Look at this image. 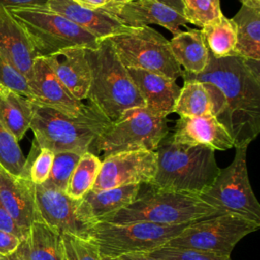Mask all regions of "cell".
I'll list each match as a JSON object with an SVG mask.
<instances>
[{"label": "cell", "mask_w": 260, "mask_h": 260, "mask_svg": "<svg viewBox=\"0 0 260 260\" xmlns=\"http://www.w3.org/2000/svg\"><path fill=\"white\" fill-rule=\"evenodd\" d=\"M157 168L149 184L168 190L200 196L206 192L220 172L214 150L204 146L175 143L168 134L155 149Z\"/></svg>", "instance_id": "2"}, {"label": "cell", "mask_w": 260, "mask_h": 260, "mask_svg": "<svg viewBox=\"0 0 260 260\" xmlns=\"http://www.w3.org/2000/svg\"><path fill=\"white\" fill-rule=\"evenodd\" d=\"M167 117L155 115L145 107L127 109L95 138L88 151L103 158L120 151L153 150L169 134Z\"/></svg>", "instance_id": "6"}, {"label": "cell", "mask_w": 260, "mask_h": 260, "mask_svg": "<svg viewBox=\"0 0 260 260\" xmlns=\"http://www.w3.org/2000/svg\"><path fill=\"white\" fill-rule=\"evenodd\" d=\"M29 129L34 143L54 153L72 151L83 154L111 121L91 105L77 117H70L52 108L32 103Z\"/></svg>", "instance_id": "4"}, {"label": "cell", "mask_w": 260, "mask_h": 260, "mask_svg": "<svg viewBox=\"0 0 260 260\" xmlns=\"http://www.w3.org/2000/svg\"><path fill=\"white\" fill-rule=\"evenodd\" d=\"M247 147L236 148L232 162L220 169L211 187L199 198L221 213H232L260 224V204L247 170Z\"/></svg>", "instance_id": "11"}, {"label": "cell", "mask_w": 260, "mask_h": 260, "mask_svg": "<svg viewBox=\"0 0 260 260\" xmlns=\"http://www.w3.org/2000/svg\"><path fill=\"white\" fill-rule=\"evenodd\" d=\"M126 68L142 69L177 80L182 68L175 60L170 42L150 26H128L108 38Z\"/></svg>", "instance_id": "9"}, {"label": "cell", "mask_w": 260, "mask_h": 260, "mask_svg": "<svg viewBox=\"0 0 260 260\" xmlns=\"http://www.w3.org/2000/svg\"><path fill=\"white\" fill-rule=\"evenodd\" d=\"M156 168L157 155L153 150H126L110 154L102 159L92 190L130 184L149 185L154 179Z\"/></svg>", "instance_id": "12"}, {"label": "cell", "mask_w": 260, "mask_h": 260, "mask_svg": "<svg viewBox=\"0 0 260 260\" xmlns=\"http://www.w3.org/2000/svg\"><path fill=\"white\" fill-rule=\"evenodd\" d=\"M223 108V98L219 89L207 82L185 80L173 109L180 117L204 115L218 116Z\"/></svg>", "instance_id": "22"}, {"label": "cell", "mask_w": 260, "mask_h": 260, "mask_svg": "<svg viewBox=\"0 0 260 260\" xmlns=\"http://www.w3.org/2000/svg\"><path fill=\"white\" fill-rule=\"evenodd\" d=\"M243 6L260 10V0H239Z\"/></svg>", "instance_id": "43"}, {"label": "cell", "mask_w": 260, "mask_h": 260, "mask_svg": "<svg viewBox=\"0 0 260 260\" xmlns=\"http://www.w3.org/2000/svg\"><path fill=\"white\" fill-rule=\"evenodd\" d=\"M127 69L148 111L164 117L173 113L181 89L176 80L142 69Z\"/></svg>", "instance_id": "20"}, {"label": "cell", "mask_w": 260, "mask_h": 260, "mask_svg": "<svg viewBox=\"0 0 260 260\" xmlns=\"http://www.w3.org/2000/svg\"><path fill=\"white\" fill-rule=\"evenodd\" d=\"M152 257L167 260H232L231 255H220L210 252H201L188 249L160 247L148 253Z\"/></svg>", "instance_id": "36"}, {"label": "cell", "mask_w": 260, "mask_h": 260, "mask_svg": "<svg viewBox=\"0 0 260 260\" xmlns=\"http://www.w3.org/2000/svg\"><path fill=\"white\" fill-rule=\"evenodd\" d=\"M232 19L237 27L235 55L260 61V10L242 5Z\"/></svg>", "instance_id": "27"}, {"label": "cell", "mask_w": 260, "mask_h": 260, "mask_svg": "<svg viewBox=\"0 0 260 260\" xmlns=\"http://www.w3.org/2000/svg\"><path fill=\"white\" fill-rule=\"evenodd\" d=\"M169 42L175 60L184 71L197 74L205 70L209 61V51L201 29L182 30Z\"/></svg>", "instance_id": "25"}, {"label": "cell", "mask_w": 260, "mask_h": 260, "mask_svg": "<svg viewBox=\"0 0 260 260\" xmlns=\"http://www.w3.org/2000/svg\"><path fill=\"white\" fill-rule=\"evenodd\" d=\"M13 255L21 260H63L61 233L35 220Z\"/></svg>", "instance_id": "24"}, {"label": "cell", "mask_w": 260, "mask_h": 260, "mask_svg": "<svg viewBox=\"0 0 260 260\" xmlns=\"http://www.w3.org/2000/svg\"><path fill=\"white\" fill-rule=\"evenodd\" d=\"M72 1L83 8L90 9V10H98L110 4L114 0H72Z\"/></svg>", "instance_id": "40"}, {"label": "cell", "mask_w": 260, "mask_h": 260, "mask_svg": "<svg viewBox=\"0 0 260 260\" xmlns=\"http://www.w3.org/2000/svg\"><path fill=\"white\" fill-rule=\"evenodd\" d=\"M49 0H0V5L10 7H45Z\"/></svg>", "instance_id": "39"}, {"label": "cell", "mask_w": 260, "mask_h": 260, "mask_svg": "<svg viewBox=\"0 0 260 260\" xmlns=\"http://www.w3.org/2000/svg\"><path fill=\"white\" fill-rule=\"evenodd\" d=\"M26 157L18 140L0 123V165L10 174L21 177L24 172Z\"/></svg>", "instance_id": "30"}, {"label": "cell", "mask_w": 260, "mask_h": 260, "mask_svg": "<svg viewBox=\"0 0 260 260\" xmlns=\"http://www.w3.org/2000/svg\"><path fill=\"white\" fill-rule=\"evenodd\" d=\"M156 1L168 5L169 7L173 8L174 10H176L177 12L183 15V4L181 0H156Z\"/></svg>", "instance_id": "42"}, {"label": "cell", "mask_w": 260, "mask_h": 260, "mask_svg": "<svg viewBox=\"0 0 260 260\" xmlns=\"http://www.w3.org/2000/svg\"><path fill=\"white\" fill-rule=\"evenodd\" d=\"M28 86L31 93L30 101L46 106L70 117H77L86 109L87 105L77 101L58 79L44 57H37L34 61Z\"/></svg>", "instance_id": "15"}, {"label": "cell", "mask_w": 260, "mask_h": 260, "mask_svg": "<svg viewBox=\"0 0 260 260\" xmlns=\"http://www.w3.org/2000/svg\"><path fill=\"white\" fill-rule=\"evenodd\" d=\"M0 231L14 235L18 239H20V241L23 240L27 234L17 224V222L13 219V217L3 207L1 203H0Z\"/></svg>", "instance_id": "37"}, {"label": "cell", "mask_w": 260, "mask_h": 260, "mask_svg": "<svg viewBox=\"0 0 260 260\" xmlns=\"http://www.w3.org/2000/svg\"><path fill=\"white\" fill-rule=\"evenodd\" d=\"M141 185L130 184L105 190H89L80 199L79 213L94 224L130 204L137 196Z\"/></svg>", "instance_id": "23"}, {"label": "cell", "mask_w": 260, "mask_h": 260, "mask_svg": "<svg viewBox=\"0 0 260 260\" xmlns=\"http://www.w3.org/2000/svg\"><path fill=\"white\" fill-rule=\"evenodd\" d=\"M183 80H197L216 86L223 108L216 117L234 141V147H247L260 132V61L239 56L214 58L209 54L204 71L182 70Z\"/></svg>", "instance_id": "1"}, {"label": "cell", "mask_w": 260, "mask_h": 260, "mask_svg": "<svg viewBox=\"0 0 260 260\" xmlns=\"http://www.w3.org/2000/svg\"><path fill=\"white\" fill-rule=\"evenodd\" d=\"M170 138L175 143L204 146L214 151L234 147L233 138L214 115L180 117Z\"/></svg>", "instance_id": "16"}, {"label": "cell", "mask_w": 260, "mask_h": 260, "mask_svg": "<svg viewBox=\"0 0 260 260\" xmlns=\"http://www.w3.org/2000/svg\"><path fill=\"white\" fill-rule=\"evenodd\" d=\"M44 58L58 79L77 101L82 102L86 99L90 84V69L85 48H67Z\"/></svg>", "instance_id": "18"}, {"label": "cell", "mask_w": 260, "mask_h": 260, "mask_svg": "<svg viewBox=\"0 0 260 260\" xmlns=\"http://www.w3.org/2000/svg\"><path fill=\"white\" fill-rule=\"evenodd\" d=\"M103 257V260H120L119 258H109V257H104V256H102Z\"/></svg>", "instance_id": "45"}, {"label": "cell", "mask_w": 260, "mask_h": 260, "mask_svg": "<svg viewBox=\"0 0 260 260\" xmlns=\"http://www.w3.org/2000/svg\"><path fill=\"white\" fill-rule=\"evenodd\" d=\"M101 10L131 27L157 24L171 31L173 36L182 31L181 26L189 29L188 22L182 14L156 0H114Z\"/></svg>", "instance_id": "14"}, {"label": "cell", "mask_w": 260, "mask_h": 260, "mask_svg": "<svg viewBox=\"0 0 260 260\" xmlns=\"http://www.w3.org/2000/svg\"><path fill=\"white\" fill-rule=\"evenodd\" d=\"M55 153L47 148H39L34 142L26 157L24 172L21 177L28 178L34 184L40 185L46 182L51 172Z\"/></svg>", "instance_id": "31"}, {"label": "cell", "mask_w": 260, "mask_h": 260, "mask_svg": "<svg viewBox=\"0 0 260 260\" xmlns=\"http://www.w3.org/2000/svg\"><path fill=\"white\" fill-rule=\"evenodd\" d=\"M183 16L188 23L202 27L222 13L220 0H181Z\"/></svg>", "instance_id": "32"}, {"label": "cell", "mask_w": 260, "mask_h": 260, "mask_svg": "<svg viewBox=\"0 0 260 260\" xmlns=\"http://www.w3.org/2000/svg\"><path fill=\"white\" fill-rule=\"evenodd\" d=\"M191 223V222H190ZM157 224L145 221L127 223L95 222L88 239L104 257L119 258L135 253H149L165 246L188 224Z\"/></svg>", "instance_id": "8"}, {"label": "cell", "mask_w": 260, "mask_h": 260, "mask_svg": "<svg viewBox=\"0 0 260 260\" xmlns=\"http://www.w3.org/2000/svg\"><path fill=\"white\" fill-rule=\"evenodd\" d=\"M63 260H103L93 242L69 233H61Z\"/></svg>", "instance_id": "34"}, {"label": "cell", "mask_w": 260, "mask_h": 260, "mask_svg": "<svg viewBox=\"0 0 260 260\" xmlns=\"http://www.w3.org/2000/svg\"><path fill=\"white\" fill-rule=\"evenodd\" d=\"M0 260H9L8 256H4V255H0Z\"/></svg>", "instance_id": "46"}, {"label": "cell", "mask_w": 260, "mask_h": 260, "mask_svg": "<svg viewBox=\"0 0 260 260\" xmlns=\"http://www.w3.org/2000/svg\"><path fill=\"white\" fill-rule=\"evenodd\" d=\"M32 102L11 89L0 88V123L19 141L30 127Z\"/></svg>", "instance_id": "26"}, {"label": "cell", "mask_w": 260, "mask_h": 260, "mask_svg": "<svg viewBox=\"0 0 260 260\" xmlns=\"http://www.w3.org/2000/svg\"><path fill=\"white\" fill-rule=\"evenodd\" d=\"M0 88H8L28 98L29 100L31 99V93L26 77L20 71H18L1 52Z\"/></svg>", "instance_id": "35"}, {"label": "cell", "mask_w": 260, "mask_h": 260, "mask_svg": "<svg viewBox=\"0 0 260 260\" xmlns=\"http://www.w3.org/2000/svg\"><path fill=\"white\" fill-rule=\"evenodd\" d=\"M34 196L40 220L59 233L88 239L93 224L79 213L80 200L72 199L64 191L45 184H34Z\"/></svg>", "instance_id": "13"}, {"label": "cell", "mask_w": 260, "mask_h": 260, "mask_svg": "<svg viewBox=\"0 0 260 260\" xmlns=\"http://www.w3.org/2000/svg\"><path fill=\"white\" fill-rule=\"evenodd\" d=\"M102 159L89 152H84L69 179L65 193L75 200H80L86 192L92 189L99 175Z\"/></svg>", "instance_id": "29"}, {"label": "cell", "mask_w": 260, "mask_h": 260, "mask_svg": "<svg viewBox=\"0 0 260 260\" xmlns=\"http://www.w3.org/2000/svg\"><path fill=\"white\" fill-rule=\"evenodd\" d=\"M38 57H49L73 47L94 49L101 40L46 7H10Z\"/></svg>", "instance_id": "7"}, {"label": "cell", "mask_w": 260, "mask_h": 260, "mask_svg": "<svg viewBox=\"0 0 260 260\" xmlns=\"http://www.w3.org/2000/svg\"><path fill=\"white\" fill-rule=\"evenodd\" d=\"M259 228V223L237 214L217 213L191 222L165 247L231 255L245 236Z\"/></svg>", "instance_id": "10"}, {"label": "cell", "mask_w": 260, "mask_h": 260, "mask_svg": "<svg viewBox=\"0 0 260 260\" xmlns=\"http://www.w3.org/2000/svg\"><path fill=\"white\" fill-rule=\"evenodd\" d=\"M45 7L70 20L99 40L115 36L128 27L101 9H86L72 0H49Z\"/></svg>", "instance_id": "21"}, {"label": "cell", "mask_w": 260, "mask_h": 260, "mask_svg": "<svg viewBox=\"0 0 260 260\" xmlns=\"http://www.w3.org/2000/svg\"><path fill=\"white\" fill-rule=\"evenodd\" d=\"M0 203L26 233L31 223L39 220L35 204L34 183L28 178L10 174L1 165Z\"/></svg>", "instance_id": "17"}, {"label": "cell", "mask_w": 260, "mask_h": 260, "mask_svg": "<svg viewBox=\"0 0 260 260\" xmlns=\"http://www.w3.org/2000/svg\"><path fill=\"white\" fill-rule=\"evenodd\" d=\"M90 69L86 99L111 122L127 109L145 107L128 69L117 56L110 40H101L94 49H85Z\"/></svg>", "instance_id": "3"}, {"label": "cell", "mask_w": 260, "mask_h": 260, "mask_svg": "<svg viewBox=\"0 0 260 260\" xmlns=\"http://www.w3.org/2000/svg\"><path fill=\"white\" fill-rule=\"evenodd\" d=\"M0 52L28 80L35 59L34 47L20 23L7 7L0 5Z\"/></svg>", "instance_id": "19"}, {"label": "cell", "mask_w": 260, "mask_h": 260, "mask_svg": "<svg viewBox=\"0 0 260 260\" xmlns=\"http://www.w3.org/2000/svg\"><path fill=\"white\" fill-rule=\"evenodd\" d=\"M120 260H167L162 258H156L150 256L148 253H135V254H128L119 257Z\"/></svg>", "instance_id": "41"}, {"label": "cell", "mask_w": 260, "mask_h": 260, "mask_svg": "<svg viewBox=\"0 0 260 260\" xmlns=\"http://www.w3.org/2000/svg\"><path fill=\"white\" fill-rule=\"evenodd\" d=\"M81 155L82 154L72 151L55 153L51 172L48 179L43 184L65 192L69 179Z\"/></svg>", "instance_id": "33"}, {"label": "cell", "mask_w": 260, "mask_h": 260, "mask_svg": "<svg viewBox=\"0 0 260 260\" xmlns=\"http://www.w3.org/2000/svg\"><path fill=\"white\" fill-rule=\"evenodd\" d=\"M201 32L209 54L214 58L235 56L237 27L232 18L221 14L201 27Z\"/></svg>", "instance_id": "28"}, {"label": "cell", "mask_w": 260, "mask_h": 260, "mask_svg": "<svg viewBox=\"0 0 260 260\" xmlns=\"http://www.w3.org/2000/svg\"><path fill=\"white\" fill-rule=\"evenodd\" d=\"M146 186L147 189L142 193L139 189L136 198L130 204L106 216L101 221L111 223L145 221L157 224H183L221 213L198 196L159 190L150 185Z\"/></svg>", "instance_id": "5"}, {"label": "cell", "mask_w": 260, "mask_h": 260, "mask_svg": "<svg viewBox=\"0 0 260 260\" xmlns=\"http://www.w3.org/2000/svg\"><path fill=\"white\" fill-rule=\"evenodd\" d=\"M8 258H9V260H21V259H19V258H17V257H15L13 254H11V255H9L8 256Z\"/></svg>", "instance_id": "44"}, {"label": "cell", "mask_w": 260, "mask_h": 260, "mask_svg": "<svg viewBox=\"0 0 260 260\" xmlns=\"http://www.w3.org/2000/svg\"><path fill=\"white\" fill-rule=\"evenodd\" d=\"M20 244V239L9 233L0 231V255L9 256L13 254Z\"/></svg>", "instance_id": "38"}]
</instances>
